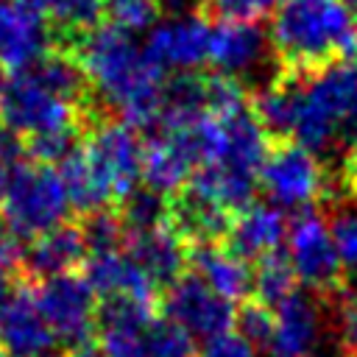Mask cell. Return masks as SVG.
Masks as SVG:
<instances>
[{"mask_svg":"<svg viewBox=\"0 0 357 357\" xmlns=\"http://www.w3.org/2000/svg\"><path fill=\"white\" fill-rule=\"evenodd\" d=\"M67 53H73L106 114L134 126L153 128L165 89V73L151 61L134 33L100 22L84 33Z\"/></svg>","mask_w":357,"mask_h":357,"instance_id":"6da1fadb","label":"cell"},{"mask_svg":"<svg viewBox=\"0 0 357 357\" xmlns=\"http://www.w3.org/2000/svg\"><path fill=\"white\" fill-rule=\"evenodd\" d=\"M279 73L307 75L357 47V17L343 0H282L268 25Z\"/></svg>","mask_w":357,"mask_h":357,"instance_id":"7a4b0ae2","label":"cell"},{"mask_svg":"<svg viewBox=\"0 0 357 357\" xmlns=\"http://www.w3.org/2000/svg\"><path fill=\"white\" fill-rule=\"evenodd\" d=\"M0 215L14 234L31 240L67 223L70 201L59 170L33 159L0 165Z\"/></svg>","mask_w":357,"mask_h":357,"instance_id":"3957f363","label":"cell"},{"mask_svg":"<svg viewBox=\"0 0 357 357\" xmlns=\"http://www.w3.org/2000/svg\"><path fill=\"white\" fill-rule=\"evenodd\" d=\"M103 117H92L53 95L31 70L6 73L0 78V123L25 142L47 134H86Z\"/></svg>","mask_w":357,"mask_h":357,"instance_id":"277c9868","label":"cell"},{"mask_svg":"<svg viewBox=\"0 0 357 357\" xmlns=\"http://www.w3.org/2000/svg\"><path fill=\"white\" fill-rule=\"evenodd\" d=\"M81 151L92 173L98 176L100 187L106 190L109 204L117 209L139 187L142 162H145V139L137 134L134 126L117 117H103L84 134Z\"/></svg>","mask_w":357,"mask_h":357,"instance_id":"5b68a950","label":"cell"},{"mask_svg":"<svg viewBox=\"0 0 357 357\" xmlns=\"http://www.w3.org/2000/svg\"><path fill=\"white\" fill-rule=\"evenodd\" d=\"M257 184L273 201V206L304 209L329 201V176L318 156L298 142H271L259 167Z\"/></svg>","mask_w":357,"mask_h":357,"instance_id":"8992f818","label":"cell"},{"mask_svg":"<svg viewBox=\"0 0 357 357\" xmlns=\"http://www.w3.org/2000/svg\"><path fill=\"white\" fill-rule=\"evenodd\" d=\"M287 259L296 279H301L312 296L332 301L349 290L329 220L321 212L307 209L293 218V223L287 226Z\"/></svg>","mask_w":357,"mask_h":357,"instance_id":"52a82bcc","label":"cell"},{"mask_svg":"<svg viewBox=\"0 0 357 357\" xmlns=\"http://www.w3.org/2000/svg\"><path fill=\"white\" fill-rule=\"evenodd\" d=\"M33 298L56 340L67 346L92 340L98 326V296L81 273H61L36 282Z\"/></svg>","mask_w":357,"mask_h":357,"instance_id":"ba28073f","label":"cell"},{"mask_svg":"<svg viewBox=\"0 0 357 357\" xmlns=\"http://www.w3.org/2000/svg\"><path fill=\"white\" fill-rule=\"evenodd\" d=\"M156 307L162 310L165 321L184 329L190 337L212 340L223 332H231L234 326V304L212 293L192 271L165 287Z\"/></svg>","mask_w":357,"mask_h":357,"instance_id":"9c48e42d","label":"cell"},{"mask_svg":"<svg viewBox=\"0 0 357 357\" xmlns=\"http://www.w3.org/2000/svg\"><path fill=\"white\" fill-rule=\"evenodd\" d=\"M206 61L215 67L218 75H226L243 86L265 64L276 67L271 42H268V31L259 22H234V20H218L212 25Z\"/></svg>","mask_w":357,"mask_h":357,"instance_id":"30bf717a","label":"cell"},{"mask_svg":"<svg viewBox=\"0 0 357 357\" xmlns=\"http://www.w3.org/2000/svg\"><path fill=\"white\" fill-rule=\"evenodd\" d=\"M53 50L45 14L22 0H0V70L20 73Z\"/></svg>","mask_w":357,"mask_h":357,"instance_id":"8fae6325","label":"cell"},{"mask_svg":"<svg viewBox=\"0 0 357 357\" xmlns=\"http://www.w3.org/2000/svg\"><path fill=\"white\" fill-rule=\"evenodd\" d=\"M209 36L212 25L204 14H181L153 25L145 53L165 73H195L209 59Z\"/></svg>","mask_w":357,"mask_h":357,"instance_id":"7c38bea8","label":"cell"},{"mask_svg":"<svg viewBox=\"0 0 357 357\" xmlns=\"http://www.w3.org/2000/svg\"><path fill=\"white\" fill-rule=\"evenodd\" d=\"M156 307L137 298H106L98 304V343L106 357H151Z\"/></svg>","mask_w":357,"mask_h":357,"instance_id":"4fadbf2b","label":"cell"},{"mask_svg":"<svg viewBox=\"0 0 357 357\" xmlns=\"http://www.w3.org/2000/svg\"><path fill=\"white\" fill-rule=\"evenodd\" d=\"M53 340L56 337L36 307L33 290H11L0 304V349L6 357H47Z\"/></svg>","mask_w":357,"mask_h":357,"instance_id":"5bb4252c","label":"cell"},{"mask_svg":"<svg viewBox=\"0 0 357 357\" xmlns=\"http://www.w3.org/2000/svg\"><path fill=\"white\" fill-rule=\"evenodd\" d=\"M321 335V298L310 290H293L273 307L271 357H307Z\"/></svg>","mask_w":357,"mask_h":357,"instance_id":"9a60e30c","label":"cell"},{"mask_svg":"<svg viewBox=\"0 0 357 357\" xmlns=\"http://www.w3.org/2000/svg\"><path fill=\"white\" fill-rule=\"evenodd\" d=\"M123 251L153 282L159 293L187 273V245L167 223L148 229V231L126 234Z\"/></svg>","mask_w":357,"mask_h":357,"instance_id":"2e32d148","label":"cell"},{"mask_svg":"<svg viewBox=\"0 0 357 357\" xmlns=\"http://www.w3.org/2000/svg\"><path fill=\"white\" fill-rule=\"evenodd\" d=\"M284 240H287V220L282 209L254 201L231 215V226L223 245L245 262H259L276 254Z\"/></svg>","mask_w":357,"mask_h":357,"instance_id":"e0dca14e","label":"cell"},{"mask_svg":"<svg viewBox=\"0 0 357 357\" xmlns=\"http://www.w3.org/2000/svg\"><path fill=\"white\" fill-rule=\"evenodd\" d=\"M187 268L229 304L248 301L254 293V271L223 243L187 245Z\"/></svg>","mask_w":357,"mask_h":357,"instance_id":"ac0fdd59","label":"cell"},{"mask_svg":"<svg viewBox=\"0 0 357 357\" xmlns=\"http://www.w3.org/2000/svg\"><path fill=\"white\" fill-rule=\"evenodd\" d=\"M81 276L100 301H106V298H137V301H145V304H153V307L159 301V290L131 262V257L126 251L89 254L81 265Z\"/></svg>","mask_w":357,"mask_h":357,"instance_id":"d6986e66","label":"cell"},{"mask_svg":"<svg viewBox=\"0 0 357 357\" xmlns=\"http://www.w3.org/2000/svg\"><path fill=\"white\" fill-rule=\"evenodd\" d=\"M167 226L184 240V245L223 243L231 226V212L184 184L167 198Z\"/></svg>","mask_w":357,"mask_h":357,"instance_id":"ffe728a7","label":"cell"},{"mask_svg":"<svg viewBox=\"0 0 357 357\" xmlns=\"http://www.w3.org/2000/svg\"><path fill=\"white\" fill-rule=\"evenodd\" d=\"M86 259V245L78 223H61L45 234H39L28 248H25V265L22 276L25 279H53L61 273H75Z\"/></svg>","mask_w":357,"mask_h":357,"instance_id":"44dd1931","label":"cell"},{"mask_svg":"<svg viewBox=\"0 0 357 357\" xmlns=\"http://www.w3.org/2000/svg\"><path fill=\"white\" fill-rule=\"evenodd\" d=\"M293 290H296V273L290 268L287 254L276 251V254L257 262V268H254V293H251L254 301L273 310Z\"/></svg>","mask_w":357,"mask_h":357,"instance_id":"7402d4cb","label":"cell"},{"mask_svg":"<svg viewBox=\"0 0 357 357\" xmlns=\"http://www.w3.org/2000/svg\"><path fill=\"white\" fill-rule=\"evenodd\" d=\"M120 220L126 226V234L131 231H148L156 229L162 223H167V198L148 190V187H137L120 206Z\"/></svg>","mask_w":357,"mask_h":357,"instance_id":"603a6c76","label":"cell"},{"mask_svg":"<svg viewBox=\"0 0 357 357\" xmlns=\"http://www.w3.org/2000/svg\"><path fill=\"white\" fill-rule=\"evenodd\" d=\"M81 234L89 254H109V251H123L126 245V226L120 220L117 209H100L92 215L81 218Z\"/></svg>","mask_w":357,"mask_h":357,"instance_id":"cb8c5ba5","label":"cell"},{"mask_svg":"<svg viewBox=\"0 0 357 357\" xmlns=\"http://www.w3.org/2000/svg\"><path fill=\"white\" fill-rule=\"evenodd\" d=\"M159 14L162 11L156 0H103V17L109 20V25L128 33L153 28Z\"/></svg>","mask_w":357,"mask_h":357,"instance_id":"d4e9b609","label":"cell"},{"mask_svg":"<svg viewBox=\"0 0 357 357\" xmlns=\"http://www.w3.org/2000/svg\"><path fill=\"white\" fill-rule=\"evenodd\" d=\"M234 326H237V335L243 340H248L254 349L268 351L271 337H273V310L259 304V301H254V298H248L234 312Z\"/></svg>","mask_w":357,"mask_h":357,"instance_id":"484cf974","label":"cell"},{"mask_svg":"<svg viewBox=\"0 0 357 357\" xmlns=\"http://www.w3.org/2000/svg\"><path fill=\"white\" fill-rule=\"evenodd\" d=\"M335 310V346L340 357H357V293L346 290L329 301Z\"/></svg>","mask_w":357,"mask_h":357,"instance_id":"4316f807","label":"cell"},{"mask_svg":"<svg viewBox=\"0 0 357 357\" xmlns=\"http://www.w3.org/2000/svg\"><path fill=\"white\" fill-rule=\"evenodd\" d=\"M282 0H204L201 14L215 20H234V22H259V17L273 14Z\"/></svg>","mask_w":357,"mask_h":357,"instance_id":"83f0119b","label":"cell"},{"mask_svg":"<svg viewBox=\"0 0 357 357\" xmlns=\"http://www.w3.org/2000/svg\"><path fill=\"white\" fill-rule=\"evenodd\" d=\"M329 231L343 271H357V212L335 206L329 218Z\"/></svg>","mask_w":357,"mask_h":357,"instance_id":"f1b7e54d","label":"cell"},{"mask_svg":"<svg viewBox=\"0 0 357 357\" xmlns=\"http://www.w3.org/2000/svg\"><path fill=\"white\" fill-rule=\"evenodd\" d=\"M151 357H195L192 337L176 324L156 318L151 329Z\"/></svg>","mask_w":357,"mask_h":357,"instance_id":"f546056e","label":"cell"},{"mask_svg":"<svg viewBox=\"0 0 357 357\" xmlns=\"http://www.w3.org/2000/svg\"><path fill=\"white\" fill-rule=\"evenodd\" d=\"M25 243L20 234H14L8 226H0V273L17 276L25 265Z\"/></svg>","mask_w":357,"mask_h":357,"instance_id":"4dcf8cb0","label":"cell"},{"mask_svg":"<svg viewBox=\"0 0 357 357\" xmlns=\"http://www.w3.org/2000/svg\"><path fill=\"white\" fill-rule=\"evenodd\" d=\"M201 357H257V349L248 340H243L237 332H223L206 340Z\"/></svg>","mask_w":357,"mask_h":357,"instance_id":"1f68e13d","label":"cell"},{"mask_svg":"<svg viewBox=\"0 0 357 357\" xmlns=\"http://www.w3.org/2000/svg\"><path fill=\"white\" fill-rule=\"evenodd\" d=\"M22 159H28L25 139L0 123V165H11V162H22Z\"/></svg>","mask_w":357,"mask_h":357,"instance_id":"d6a6232c","label":"cell"},{"mask_svg":"<svg viewBox=\"0 0 357 357\" xmlns=\"http://www.w3.org/2000/svg\"><path fill=\"white\" fill-rule=\"evenodd\" d=\"M340 187H343V192H346L351 201H357V145H351V148L343 153Z\"/></svg>","mask_w":357,"mask_h":357,"instance_id":"836d02e7","label":"cell"},{"mask_svg":"<svg viewBox=\"0 0 357 357\" xmlns=\"http://www.w3.org/2000/svg\"><path fill=\"white\" fill-rule=\"evenodd\" d=\"M156 6H159V11L181 17V14H201L204 0H156Z\"/></svg>","mask_w":357,"mask_h":357,"instance_id":"e575fe53","label":"cell"},{"mask_svg":"<svg viewBox=\"0 0 357 357\" xmlns=\"http://www.w3.org/2000/svg\"><path fill=\"white\" fill-rule=\"evenodd\" d=\"M64 357H106V351L100 349V343H98V340H86V343L70 346Z\"/></svg>","mask_w":357,"mask_h":357,"instance_id":"d590c367","label":"cell"},{"mask_svg":"<svg viewBox=\"0 0 357 357\" xmlns=\"http://www.w3.org/2000/svg\"><path fill=\"white\" fill-rule=\"evenodd\" d=\"M343 3H346V6H349V11L357 17V0H343Z\"/></svg>","mask_w":357,"mask_h":357,"instance_id":"8d00e7d4","label":"cell"},{"mask_svg":"<svg viewBox=\"0 0 357 357\" xmlns=\"http://www.w3.org/2000/svg\"><path fill=\"white\" fill-rule=\"evenodd\" d=\"M47 357H53V354H47Z\"/></svg>","mask_w":357,"mask_h":357,"instance_id":"74e56055","label":"cell"},{"mask_svg":"<svg viewBox=\"0 0 357 357\" xmlns=\"http://www.w3.org/2000/svg\"><path fill=\"white\" fill-rule=\"evenodd\" d=\"M354 50H357V47H354Z\"/></svg>","mask_w":357,"mask_h":357,"instance_id":"f35d334b","label":"cell"},{"mask_svg":"<svg viewBox=\"0 0 357 357\" xmlns=\"http://www.w3.org/2000/svg\"><path fill=\"white\" fill-rule=\"evenodd\" d=\"M0 78H3V75H0Z\"/></svg>","mask_w":357,"mask_h":357,"instance_id":"ab89813d","label":"cell"}]
</instances>
